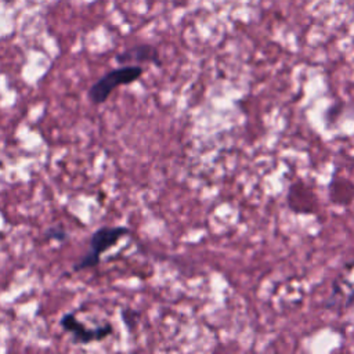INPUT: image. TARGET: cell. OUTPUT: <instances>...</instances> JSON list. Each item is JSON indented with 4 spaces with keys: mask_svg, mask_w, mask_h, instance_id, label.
I'll return each mask as SVG.
<instances>
[{
    "mask_svg": "<svg viewBox=\"0 0 354 354\" xmlns=\"http://www.w3.org/2000/svg\"><path fill=\"white\" fill-rule=\"evenodd\" d=\"M142 73L144 68L141 65H122L119 68L111 69L88 88L87 97L91 104L101 105L108 100L116 87L138 80Z\"/></svg>",
    "mask_w": 354,
    "mask_h": 354,
    "instance_id": "cell-1",
    "label": "cell"
},
{
    "mask_svg": "<svg viewBox=\"0 0 354 354\" xmlns=\"http://www.w3.org/2000/svg\"><path fill=\"white\" fill-rule=\"evenodd\" d=\"M130 234V230L123 225L101 227L95 230L90 238V252H87L79 263L73 266V271H82L100 264L101 254L118 243V241Z\"/></svg>",
    "mask_w": 354,
    "mask_h": 354,
    "instance_id": "cell-2",
    "label": "cell"
},
{
    "mask_svg": "<svg viewBox=\"0 0 354 354\" xmlns=\"http://www.w3.org/2000/svg\"><path fill=\"white\" fill-rule=\"evenodd\" d=\"M59 325L65 332L71 333L73 337V342L79 344H88L91 342L104 340L113 330L111 324H105L97 328H87L76 318L75 313L64 314L59 319Z\"/></svg>",
    "mask_w": 354,
    "mask_h": 354,
    "instance_id": "cell-3",
    "label": "cell"
},
{
    "mask_svg": "<svg viewBox=\"0 0 354 354\" xmlns=\"http://www.w3.org/2000/svg\"><path fill=\"white\" fill-rule=\"evenodd\" d=\"M115 59L119 65H141L147 62L160 65V57H159L158 48L148 43H142V44H137L130 48H126L124 51L119 53L115 57Z\"/></svg>",
    "mask_w": 354,
    "mask_h": 354,
    "instance_id": "cell-4",
    "label": "cell"
},
{
    "mask_svg": "<svg viewBox=\"0 0 354 354\" xmlns=\"http://www.w3.org/2000/svg\"><path fill=\"white\" fill-rule=\"evenodd\" d=\"M44 236H46L47 241L55 239L58 242H64L68 238V232L64 228H61V227H51V228L46 230Z\"/></svg>",
    "mask_w": 354,
    "mask_h": 354,
    "instance_id": "cell-5",
    "label": "cell"
}]
</instances>
